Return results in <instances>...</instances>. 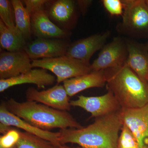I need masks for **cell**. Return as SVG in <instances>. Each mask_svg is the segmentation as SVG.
<instances>
[{
	"label": "cell",
	"instance_id": "1",
	"mask_svg": "<svg viewBox=\"0 0 148 148\" xmlns=\"http://www.w3.org/2000/svg\"><path fill=\"white\" fill-rule=\"evenodd\" d=\"M123 125L120 111L95 118L86 127L60 130L59 144L72 143L84 148H115Z\"/></svg>",
	"mask_w": 148,
	"mask_h": 148
},
{
	"label": "cell",
	"instance_id": "2",
	"mask_svg": "<svg viewBox=\"0 0 148 148\" xmlns=\"http://www.w3.org/2000/svg\"><path fill=\"white\" fill-rule=\"evenodd\" d=\"M106 87L110 90L121 109L139 108L148 102V83L128 66L105 70Z\"/></svg>",
	"mask_w": 148,
	"mask_h": 148
},
{
	"label": "cell",
	"instance_id": "3",
	"mask_svg": "<svg viewBox=\"0 0 148 148\" xmlns=\"http://www.w3.org/2000/svg\"><path fill=\"white\" fill-rule=\"evenodd\" d=\"M5 103L8 110L12 113L44 130L79 129L83 127L67 111L56 110L34 101L20 103L12 98Z\"/></svg>",
	"mask_w": 148,
	"mask_h": 148
},
{
	"label": "cell",
	"instance_id": "4",
	"mask_svg": "<svg viewBox=\"0 0 148 148\" xmlns=\"http://www.w3.org/2000/svg\"><path fill=\"white\" fill-rule=\"evenodd\" d=\"M32 64V68H39L52 72L55 75L58 84L67 80L92 71L90 64L66 55L56 58L33 60Z\"/></svg>",
	"mask_w": 148,
	"mask_h": 148
},
{
	"label": "cell",
	"instance_id": "5",
	"mask_svg": "<svg viewBox=\"0 0 148 148\" xmlns=\"http://www.w3.org/2000/svg\"><path fill=\"white\" fill-rule=\"evenodd\" d=\"M124 11L119 29L139 38H148V6L146 0H123Z\"/></svg>",
	"mask_w": 148,
	"mask_h": 148
},
{
	"label": "cell",
	"instance_id": "6",
	"mask_svg": "<svg viewBox=\"0 0 148 148\" xmlns=\"http://www.w3.org/2000/svg\"><path fill=\"white\" fill-rule=\"evenodd\" d=\"M127 56L126 40L120 37L114 38L102 48L98 57L90 64L92 71H105L124 66Z\"/></svg>",
	"mask_w": 148,
	"mask_h": 148
},
{
	"label": "cell",
	"instance_id": "7",
	"mask_svg": "<svg viewBox=\"0 0 148 148\" xmlns=\"http://www.w3.org/2000/svg\"><path fill=\"white\" fill-rule=\"evenodd\" d=\"M72 107H79L91 114L90 118L106 116L117 112L121 108L110 90L104 95L98 96L81 95L77 99L71 101Z\"/></svg>",
	"mask_w": 148,
	"mask_h": 148
},
{
	"label": "cell",
	"instance_id": "8",
	"mask_svg": "<svg viewBox=\"0 0 148 148\" xmlns=\"http://www.w3.org/2000/svg\"><path fill=\"white\" fill-rule=\"evenodd\" d=\"M26 98L27 101L41 103L59 110L68 112L71 107L70 97L62 85L57 84L42 91L29 88L26 92Z\"/></svg>",
	"mask_w": 148,
	"mask_h": 148
},
{
	"label": "cell",
	"instance_id": "9",
	"mask_svg": "<svg viewBox=\"0 0 148 148\" xmlns=\"http://www.w3.org/2000/svg\"><path fill=\"white\" fill-rule=\"evenodd\" d=\"M120 114L123 123L133 134L139 148H148V112L145 106L121 109Z\"/></svg>",
	"mask_w": 148,
	"mask_h": 148
},
{
	"label": "cell",
	"instance_id": "10",
	"mask_svg": "<svg viewBox=\"0 0 148 148\" xmlns=\"http://www.w3.org/2000/svg\"><path fill=\"white\" fill-rule=\"evenodd\" d=\"M110 34V32L107 31L76 41L68 46L66 56L90 64L92 56L102 49Z\"/></svg>",
	"mask_w": 148,
	"mask_h": 148
},
{
	"label": "cell",
	"instance_id": "11",
	"mask_svg": "<svg viewBox=\"0 0 148 148\" xmlns=\"http://www.w3.org/2000/svg\"><path fill=\"white\" fill-rule=\"evenodd\" d=\"M32 62L24 50L2 51L0 55V79H8L32 69Z\"/></svg>",
	"mask_w": 148,
	"mask_h": 148
},
{
	"label": "cell",
	"instance_id": "12",
	"mask_svg": "<svg viewBox=\"0 0 148 148\" xmlns=\"http://www.w3.org/2000/svg\"><path fill=\"white\" fill-rule=\"evenodd\" d=\"M0 123L9 127L23 130L25 132L49 141L56 146L60 144L59 132H53L44 130L32 125L10 112L8 110L5 102H2L0 106Z\"/></svg>",
	"mask_w": 148,
	"mask_h": 148
},
{
	"label": "cell",
	"instance_id": "13",
	"mask_svg": "<svg viewBox=\"0 0 148 148\" xmlns=\"http://www.w3.org/2000/svg\"><path fill=\"white\" fill-rule=\"evenodd\" d=\"M68 46L60 40L38 38L27 44L24 51L33 60L56 58L66 55Z\"/></svg>",
	"mask_w": 148,
	"mask_h": 148
},
{
	"label": "cell",
	"instance_id": "14",
	"mask_svg": "<svg viewBox=\"0 0 148 148\" xmlns=\"http://www.w3.org/2000/svg\"><path fill=\"white\" fill-rule=\"evenodd\" d=\"M56 81V78L42 69H31L18 76L8 79H0V92L14 86L26 84L36 85L38 88H45L52 85Z\"/></svg>",
	"mask_w": 148,
	"mask_h": 148
},
{
	"label": "cell",
	"instance_id": "15",
	"mask_svg": "<svg viewBox=\"0 0 148 148\" xmlns=\"http://www.w3.org/2000/svg\"><path fill=\"white\" fill-rule=\"evenodd\" d=\"M128 56L125 65L148 83V51L145 45L126 40Z\"/></svg>",
	"mask_w": 148,
	"mask_h": 148
},
{
	"label": "cell",
	"instance_id": "16",
	"mask_svg": "<svg viewBox=\"0 0 148 148\" xmlns=\"http://www.w3.org/2000/svg\"><path fill=\"white\" fill-rule=\"evenodd\" d=\"M31 18L32 31L38 38H60L68 36L67 32L51 21L44 8L33 14Z\"/></svg>",
	"mask_w": 148,
	"mask_h": 148
},
{
	"label": "cell",
	"instance_id": "17",
	"mask_svg": "<svg viewBox=\"0 0 148 148\" xmlns=\"http://www.w3.org/2000/svg\"><path fill=\"white\" fill-rule=\"evenodd\" d=\"M63 83L68 95L71 97L88 88L104 87L106 84V78L104 71H92L67 80Z\"/></svg>",
	"mask_w": 148,
	"mask_h": 148
},
{
	"label": "cell",
	"instance_id": "18",
	"mask_svg": "<svg viewBox=\"0 0 148 148\" xmlns=\"http://www.w3.org/2000/svg\"><path fill=\"white\" fill-rule=\"evenodd\" d=\"M48 15L59 24L71 27L75 23L77 17V4L71 0L49 1Z\"/></svg>",
	"mask_w": 148,
	"mask_h": 148
},
{
	"label": "cell",
	"instance_id": "19",
	"mask_svg": "<svg viewBox=\"0 0 148 148\" xmlns=\"http://www.w3.org/2000/svg\"><path fill=\"white\" fill-rule=\"evenodd\" d=\"M0 44L7 51L16 52L24 50L27 44L21 32L10 29L0 20Z\"/></svg>",
	"mask_w": 148,
	"mask_h": 148
},
{
	"label": "cell",
	"instance_id": "20",
	"mask_svg": "<svg viewBox=\"0 0 148 148\" xmlns=\"http://www.w3.org/2000/svg\"><path fill=\"white\" fill-rule=\"evenodd\" d=\"M10 2L14 10L16 28L22 34L25 39L29 38L32 32L30 14L21 1L12 0Z\"/></svg>",
	"mask_w": 148,
	"mask_h": 148
},
{
	"label": "cell",
	"instance_id": "21",
	"mask_svg": "<svg viewBox=\"0 0 148 148\" xmlns=\"http://www.w3.org/2000/svg\"><path fill=\"white\" fill-rule=\"evenodd\" d=\"M49 141L30 133L20 132V137L16 148H56Z\"/></svg>",
	"mask_w": 148,
	"mask_h": 148
},
{
	"label": "cell",
	"instance_id": "22",
	"mask_svg": "<svg viewBox=\"0 0 148 148\" xmlns=\"http://www.w3.org/2000/svg\"><path fill=\"white\" fill-rule=\"evenodd\" d=\"M12 5L8 0L0 1V17L4 24L13 31H19L16 28L14 22L13 15L12 11Z\"/></svg>",
	"mask_w": 148,
	"mask_h": 148
},
{
	"label": "cell",
	"instance_id": "23",
	"mask_svg": "<svg viewBox=\"0 0 148 148\" xmlns=\"http://www.w3.org/2000/svg\"><path fill=\"white\" fill-rule=\"evenodd\" d=\"M115 148H139L133 134L123 123Z\"/></svg>",
	"mask_w": 148,
	"mask_h": 148
},
{
	"label": "cell",
	"instance_id": "24",
	"mask_svg": "<svg viewBox=\"0 0 148 148\" xmlns=\"http://www.w3.org/2000/svg\"><path fill=\"white\" fill-rule=\"evenodd\" d=\"M20 132L16 128L11 127L7 132L0 136V148H16Z\"/></svg>",
	"mask_w": 148,
	"mask_h": 148
},
{
	"label": "cell",
	"instance_id": "25",
	"mask_svg": "<svg viewBox=\"0 0 148 148\" xmlns=\"http://www.w3.org/2000/svg\"><path fill=\"white\" fill-rule=\"evenodd\" d=\"M101 1L106 10L111 15L122 16L124 11L123 0H103Z\"/></svg>",
	"mask_w": 148,
	"mask_h": 148
},
{
	"label": "cell",
	"instance_id": "26",
	"mask_svg": "<svg viewBox=\"0 0 148 148\" xmlns=\"http://www.w3.org/2000/svg\"><path fill=\"white\" fill-rule=\"evenodd\" d=\"M48 1L46 0H25L24 1L26 8L30 16L38 11L44 8Z\"/></svg>",
	"mask_w": 148,
	"mask_h": 148
},
{
	"label": "cell",
	"instance_id": "27",
	"mask_svg": "<svg viewBox=\"0 0 148 148\" xmlns=\"http://www.w3.org/2000/svg\"><path fill=\"white\" fill-rule=\"evenodd\" d=\"M92 1H85V0H79L77 2L78 8H79L81 12L83 15L85 14L87 11L88 8L91 5Z\"/></svg>",
	"mask_w": 148,
	"mask_h": 148
},
{
	"label": "cell",
	"instance_id": "28",
	"mask_svg": "<svg viewBox=\"0 0 148 148\" xmlns=\"http://www.w3.org/2000/svg\"><path fill=\"white\" fill-rule=\"evenodd\" d=\"M56 148H84L82 147H71L69 146L66 145H61L59 144L58 146H56Z\"/></svg>",
	"mask_w": 148,
	"mask_h": 148
},
{
	"label": "cell",
	"instance_id": "29",
	"mask_svg": "<svg viewBox=\"0 0 148 148\" xmlns=\"http://www.w3.org/2000/svg\"><path fill=\"white\" fill-rule=\"evenodd\" d=\"M145 45L146 48H147V49L148 51V39L147 41V43H146V44Z\"/></svg>",
	"mask_w": 148,
	"mask_h": 148
},
{
	"label": "cell",
	"instance_id": "30",
	"mask_svg": "<svg viewBox=\"0 0 148 148\" xmlns=\"http://www.w3.org/2000/svg\"><path fill=\"white\" fill-rule=\"evenodd\" d=\"M145 106L146 107V108H147V110L148 112V103H147V104L145 105Z\"/></svg>",
	"mask_w": 148,
	"mask_h": 148
},
{
	"label": "cell",
	"instance_id": "31",
	"mask_svg": "<svg viewBox=\"0 0 148 148\" xmlns=\"http://www.w3.org/2000/svg\"><path fill=\"white\" fill-rule=\"evenodd\" d=\"M146 3H147V4L148 6V0H146Z\"/></svg>",
	"mask_w": 148,
	"mask_h": 148
}]
</instances>
